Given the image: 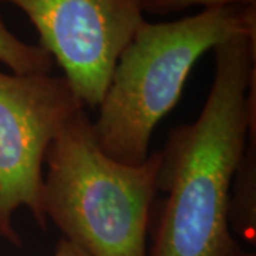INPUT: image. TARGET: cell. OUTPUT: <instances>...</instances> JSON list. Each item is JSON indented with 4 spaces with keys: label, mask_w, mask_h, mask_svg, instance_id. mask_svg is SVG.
I'll list each match as a JSON object with an SVG mask.
<instances>
[{
    "label": "cell",
    "mask_w": 256,
    "mask_h": 256,
    "mask_svg": "<svg viewBox=\"0 0 256 256\" xmlns=\"http://www.w3.org/2000/svg\"><path fill=\"white\" fill-rule=\"evenodd\" d=\"M146 0H0L22 10L84 107L97 108Z\"/></svg>",
    "instance_id": "5"
},
{
    "label": "cell",
    "mask_w": 256,
    "mask_h": 256,
    "mask_svg": "<svg viewBox=\"0 0 256 256\" xmlns=\"http://www.w3.org/2000/svg\"><path fill=\"white\" fill-rule=\"evenodd\" d=\"M228 256H256V254L255 252H250V250H245V249H242L240 246H238Z\"/></svg>",
    "instance_id": "10"
},
{
    "label": "cell",
    "mask_w": 256,
    "mask_h": 256,
    "mask_svg": "<svg viewBox=\"0 0 256 256\" xmlns=\"http://www.w3.org/2000/svg\"><path fill=\"white\" fill-rule=\"evenodd\" d=\"M229 228L246 242L256 239V131L248 132L246 144L232 180L229 195Z\"/></svg>",
    "instance_id": "6"
},
{
    "label": "cell",
    "mask_w": 256,
    "mask_h": 256,
    "mask_svg": "<svg viewBox=\"0 0 256 256\" xmlns=\"http://www.w3.org/2000/svg\"><path fill=\"white\" fill-rule=\"evenodd\" d=\"M256 28V6L204 10L174 22H144L120 54L98 117L97 146L111 160L140 165L158 122L176 106L195 63L235 32Z\"/></svg>",
    "instance_id": "2"
},
{
    "label": "cell",
    "mask_w": 256,
    "mask_h": 256,
    "mask_svg": "<svg viewBox=\"0 0 256 256\" xmlns=\"http://www.w3.org/2000/svg\"><path fill=\"white\" fill-rule=\"evenodd\" d=\"M161 151L127 165L97 146L82 110L53 140L44 160V218L90 256H146Z\"/></svg>",
    "instance_id": "3"
},
{
    "label": "cell",
    "mask_w": 256,
    "mask_h": 256,
    "mask_svg": "<svg viewBox=\"0 0 256 256\" xmlns=\"http://www.w3.org/2000/svg\"><path fill=\"white\" fill-rule=\"evenodd\" d=\"M53 256H90L82 246L74 244L68 239L63 238L58 240Z\"/></svg>",
    "instance_id": "9"
},
{
    "label": "cell",
    "mask_w": 256,
    "mask_h": 256,
    "mask_svg": "<svg viewBox=\"0 0 256 256\" xmlns=\"http://www.w3.org/2000/svg\"><path fill=\"white\" fill-rule=\"evenodd\" d=\"M86 107L64 76L0 72V236L20 246L13 214L26 206L42 229L44 160L53 140Z\"/></svg>",
    "instance_id": "4"
},
{
    "label": "cell",
    "mask_w": 256,
    "mask_h": 256,
    "mask_svg": "<svg viewBox=\"0 0 256 256\" xmlns=\"http://www.w3.org/2000/svg\"><path fill=\"white\" fill-rule=\"evenodd\" d=\"M220 9L228 6H256V0H146L144 13L154 16H168L191 8Z\"/></svg>",
    "instance_id": "8"
},
{
    "label": "cell",
    "mask_w": 256,
    "mask_h": 256,
    "mask_svg": "<svg viewBox=\"0 0 256 256\" xmlns=\"http://www.w3.org/2000/svg\"><path fill=\"white\" fill-rule=\"evenodd\" d=\"M0 63L16 74H48L54 62L43 47L22 42L0 16Z\"/></svg>",
    "instance_id": "7"
},
{
    "label": "cell",
    "mask_w": 256,
    "mask_h": 256,
    "mask_svg": "<svg viewBox=\"0 0 256 256\" xmlns=\"http://www.w3.org/2000/svg\"><path fill=\"white\" fill-rule=\"evenodd\" d=\"M215 73L198 118L172 128L161 151L156 210L146 256H228L240 246L229 228L232 180L256 128V28L214 48Z\"/></svg>",
    "instance_id": "1"
}]
</instances>
